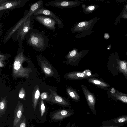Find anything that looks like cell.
Masks as SVG:
<instances>
[{"instance_id":"6da1fadb","label":"cell","mask_w":127,"mask_h":127,"mask_svg":"<svg viewBox=\"0 0 127 127\" xmlns=\"http://www.w3.org/2000/svg\"><path fill=\"white\" fill-rule=\"evenodd\" d=\"M25 39L28 45L39 51L45 49L48 45V40L42 32L33 28L26 35Z\"/></svg>"},{"instance_id":"7a4b0ae2","label":"cell","mask_w":127,"mask_h":127,"mask_svg":"<svg viewBox=\"0 0 127 127\" xmlns=\"http://www.w3.org/2000/svg\"><path fill=\"white\" fill-rule=\"evenodd\" d=\"M99 18L95 17L88 21H85L74 24L71 30L72 34L76 33L74 36L77 38L88 36L93 32V28Z\"/></svg>"},{"instance_id":"3957f363","label":"cell","mask_w":127,"mask_h":127,"mask_svg":"<svg viewBox=\"0 0 127 127\" xmlns=\"http://www.w3.org/2000/svg\"><path fill=\"white\" fill-rule=\"evenodd\" d=\"M43 7V1L41 0H39L32 4L29 9L25 12L23 17L8 30L3 39L4 43L5 44L11 38L15 31L29 17L33 14L38 9Z\"/></svg>"},{"instance_id":"277c9868","label":"cell","mask_w":127,"mask_h":127,"mask_svg":"<svg viewBox=\"0 0 127 127\" xmlns=\"http://www.w3.org/2000/svg\"><path fill=\"white\" fill-rule=\"evenodd\" d=\"M33 14L29 17L20 26L18 29L14 32L11 38L13 40L18 42L19 47L23 48V42L25 39L26 35L33 29Z\"/></svg>"},{"instance_id":"5b68a950","label":"cell","mask_w":127,"mask_h":127,"mask_svg":"<svg viewBox=\"0 0 127 127\" xmlns=\"http://www.w3.org/2000/svg\"><path fill=\"white\" fill-rule=\"evenodd\" d=\"M30 0H0V12L1 14L9 10L24 6Z\"/></svg>"},{"instance_id":"8992f818","label":"cell","mask_w":127,"mask_h":127,"mask_svg":"<svg viewBox=\"0 0 127 127\" xmlns=\"http://www.w3.org/2000/svg\"><path fill=\"white\" fill-rule=\"evenodd\" d=\"M82 2L78 0L69 1L65 0H54L50 1L45 5L61 9L72 8L81 5Z\"/></svg>"},{"instance_id":"52a82bcc","label":"cell","mask_w":127,"mask_h":127,"mask_svg":"<svg viewBox=\"0 0 127 127\" xmlns=\"http://www.w3.org/2000/svg\"><path fill=\"white\" fill-rule=\"evenodd\" d=\"M74 110L66 108H61L55 111L51 115V119L55 122H61L65 118L74 115Z\"/></svg>"},{"instance_id":"ba28073f","label":"cell","mask_w":127,"mask_h":127,"mask_svg":"<svg viewBox=\"0 0 127 127\" xmlns=\"http://www.w3.org/2000/svg\"><path fill=\"white\" fill-rule=\"evenodd\" d=\"M34 19L44 26L47 28L55 31L56 30L55 21L49 16L42 14L34 15Z\"/></svg>"},{"instance_id":"9c48e42d","label":"cell","mask_w":127,"mask_h":127,"mask_svg":"<svg viewBox=\"0 0 127 127\" xmlns=\"http://www.w3.org/2000/svg\"><path fill=\"white\" fill-rule=\"evenodd\" d=\"M81 87L88 106L91 111L92 113L96 115V114L95 108L96 99L94 95L92 93L89 91L85 86L82 85Z\"/></svg>"},{"instance_id":"30bf717a","label":"cell","mask_w":127,"mask_h":127,"mask_svg":"<svg viewBox=\"0 0 127 127\" xmlns=\"http://www.w3.org/2000/svg\"><path fill=\"white\" fill-rule=\"evenodd\" d=\"M40 14L46 15L51 17L55 21L59 28H63L64 25L62 21L50 10L43 7L38 9L33 14L34 15Z\"/></svg>"},{"instance_id":"8fae6325","label":"cell","mask_w":127,"mask_h":127,"mask_svg":"<svg viewBox=\"0 0 127 127\" xmlns=\"http://www.w3.org/2000/svg\"><path fill=\"white\" fill-rule=\"evenodd\" d=\"M87 72L86 73L77 72H71L66 74L65 77L66 79L73 80H79L91 77L88 75Z\"/></svg>"},{"instance_id":"7c38bea8","label":"cell","mask_w":127,"mask_h":127,"mask_svg":"<svg viewBox=\"0 0 127 127\" xmlns=\"http://www.w3.org/2000/svg\"><path fill=\"white\" fill-rule=\"evenodd\" d=\"M23 111V106L22 105L18 106L15 109L14 115V127H16L21 122Z\"/></svg>"},{"instance_id":"4fadbf2b","label":"cell","mask_w":127,"mask_h":127,"mask_svg":"<svg viewBox=\"0 0 127 127\" xmlns=\"http://www.w3.org/2000/svg\"><path fill=\"white\" fill-rule=\"evenodd\" d=\"M126 122H127V115H122L114 119L103 121L102 123L110 125L125 123Z\"/></svg>"},{"instance_id":"5bb4252c","label":"cell","mask_w":127,"mask_h":127,"mask_svg":"<svg viewBox=\"0 0 127 127\" xmlns=\"http://www.w3.org/2000/svg\"><path fill=\"white\" fill-rule=\"evenodd\" d=\"M82 11L85 14L92 13L98 8V6L95 4H91L86 5L83 4L82 6Z\"/></svg>"},{"instance_id":"9a60e30c","label":"cell","mask_w":127,"mask_h":127,"mask_svg":"<svg viewBox=\"0 0 127 127\" xmlns=\"http://www.w3.org/2000/svg\"><path fill=\"white\" fill-rule=\"evenodd\" d=\"M111 95L117 100L127 104V94L117 91L114 93L111 94Z\"/></svg>"},{"instance_id":"2e32d148","label":"cell","mask_w":127,"mask_h":127,"mask_svg":"<svg viewBox=\"0 0 127 127\" xmlns=\"http://www.w3.org/2000/svg\"><path fill=\"white\" fill-rule=\"evenodd\" d=\"M117 61L119 70L127 77V62L119 60Z\"/></svg>"},{"instance_id":"e0dca14e","label":"cell","mask_w":127,"mask_h":127,"mask_svg":"<svg viewBox=\"0 0 127 127\" xmlns=\"http://www.w3.org/2000/svg\"><path fill=\"white\" fill-rule=\"evenodd\" d=\"M66 91L70 96L75 101L78 102L80 101V97L76 91L69 87L67 88Z\"/></svg>"},{"instance_id":"ac0fdd59","label":"cell","mask_w":127,"mask_h":127,"mask_svg":"<svg viewBox=\"0 0 127 127\" xmlns=\"http://www.w3.org/2000/svg\"><path fill=\"white\" fill-rule=\"evenodd\" d=\"M88 81L94 84L98 85L101 87H107L109 86L106 83L93 78H91L88 79Z\"/></svg>"},{"instance_id":"d6986e66","label":"cell","mask_w":127,"mask_h":127,"mask_svg":"<svg viewBox=\"0 0 127 127\" xmlns=\"http://www.w3.org/2000/svg\"><path fill=\"white\" fill-rule=\"evenodd\" d=\"M6 105L4 101H1L0 103V116L2 117L5 113L6 110Z\"/></svg>"},{"instance_id":"ffe728a7","label":"cell","mask_w":127,"mask_h":127,"mask_svg":"<svg viewBox=\"0 0 127 127\" xmlns=\"http://www.w3.org/2000/svg\"><path fill=\"white\" fill-rule=\"evenodd\" d=\"M78 50L75 48H74L72 50L67 54L66 58L69 59L74 57L78 52Z\"/></svg>"},{"instance_id":"44dd1931","label":"cell","mask_w":127,"mask_h":127,"mask_svg":"<svg viewBox=\"0 0 127 127\" xmlns=\"http://www.w3.org/2000/svg\"><path fill=\"white\" fill-rule=\"evenodd\" d=\"M125 123L114 124H106L102 123L101 125L98 127H120L124 125Z\"/></svg>"},{"instance_id":"7402d4cb","label":"cell","mask_w":127,"mask_h":127,"mask_svg":"<svg viewBox=\"0 0 127 127\" xmlns=\"http://www.w3.org/2000/svg\"><path fill=\"white\" fill-rule=\"evenodd\" d=\"M26 118L25 117H23V119L21 120L19 124L16 127H26Z\"/></svg>"},{"instance_id":"603a6c76","label":"cell","mask_w":127,"mask_h":127,"mask_svg":"<svg viewBox=\"0 0 127 127\" xmlns=\"http://www.w3.org/2000/svg\"><path fill=\"white\" fill-rule=\"evenodd\" d=\"M20 63L19 61L16 60L15 61L14 64V67L16 70H18L20 68Z\"/></svg>"},{"instance_id":"cb8c5ba5","label":"cell","mask_w":127,"mask_h":127,"mask_svg":"<svg viewBox=\"0 0 127 127\" xmlns=\"http://www.w3.org/2000/svg\"><path fill=\"white\" fill-rule=\"evenodd\" d=\"M45 111V108L44 104L42 101L40 107V112L41 117L43 115Z\"/></svg>"},{"instance_id":"d4e9b609","label":"cell","mask_w":127,"mask_h":127,"mask_svg":"<svg viewBox=\"0 0 127 127\" xmlns=\"http://www.w3.org/2000/svg\"><path fill=\"white\" fill-rule=\"evenodd\" d=\"M40 96V92L38 90H37L36 92L35 95V98L37 99Z\"/></svg>"},{"instance_id":"484cf974","label":"cell","mask_w":127,"mask_h":127,"mask_svg":"<svg viewBox=\"0 0 127 127\" xmlns=\"http://www.w3.org/2000/svg\"><path fill=\"white\" fill-rule=\"evenodd\" d=\"M75 123L72 124L70 123H68L67 124L65 127H75Z\"/></svg>"},{"instance_id":"4316f807","label":"cell","mask_w":127,"mask_h":127,"mask_svg":"<svg viewBox=\"0 0 127 127\" xmlns=\"http://www.w3.org/2000/svg\"><path fill=\"white\" fill-rule=\"evenodd\" d=\"M44 72L47 74H49L51 72L50 70L46 67L44 68Z\"/></svg>"},{"instance_id":"83f0119b","label":"cell","mask_w":127,"mask_h":127,"mask_svg":"<svg viewBox=\"0 0 127 127\" xmlns=\"http://www.w3.org/2000/svg\"><path fill=\"white\" fill-rule=\"evenodd\" d=\"M121 17L124 18H127V12L123 13L120 16Z\"/></svg>"},{"instance_id":"f1b7e54d","label":"cell","mask_w":127,"mask_h":127,"mask_svg":"<svg viewBox=\"0 0 127 127\" xmlns=\"http://www.w3.org/2000/svg\"><path fill=\"white\" fill-rule=\"evenodd\" d=\"M126 12H127V4L125 5L124 6L123 11L121 14V15L124 13Z\"/></svg>"},{"instance_id":"f546056e","label":"cell","mask_w":127,"mask_h":127,"mask_svg":"<svg viewBox=\"0 0 127 127\" xmlns=\"http://www.w3.org/2000/svg\"><path fill=\"white\" fill-rule=\"evenodd\" d=\"M41 98L43 99H44L47 97L46 95L45 94V93H43L41 95Z\"/></svg>"},{"instance_id":"4dcf8cb0","label":"cell","mask_w":127,"mask_h":127,"mask_svg":"<svg viewBox=\"0 0 127 127\" xmlns=\"http://www.w3.org/2000/svg\"><path fill=\"white\" fill-rule=\"evenodd\" d=\"M24 94H20V93L19 95V97L20 98H22L24 97Z\"/></svg>"},{"instance_id":"1f68e13d","label":"cell","mask_w":127,"mask_h":127,"mask_svg":"<svg viewBox=\"0 0 127 127\" xmlns=\"http://www.w3.org/2000/svg\"><path fill=\"white\" fill-rule=\"evenodd\" d=\"M34 125H31L30 127H34Z\"/></svg>"}]
</instances>
